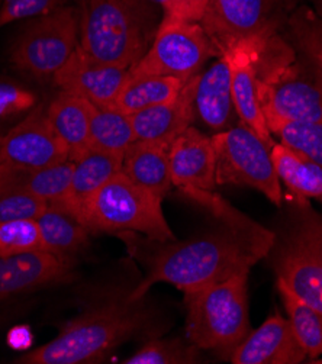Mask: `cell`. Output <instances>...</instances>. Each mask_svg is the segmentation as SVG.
Listing matches in <instances>:
<instances>
[{
    "label": "cell",
    "instance_id": "cell-3",
    "mask_svg": "<svg viewBox=\"0 0 322 364\" xmlns=\"http://www.w3.org/2000/svg\"><path fill=\"white\" fill-rule=\"evenodd\" d=\"M249 272L185 295L188 306L186 340L199 350L230 354L252 333L247 282Z\"/></svg>",
    "mask_w": 322,
    "mask_h": 364
},
{
    "label": "cell",
    "instance_id": "cell-27",
    "mask_svg": "<svg viewBox=\"0 0 322 364\" xmlns=\"http://www.w3.org/2000/svg\"><path fill=\"white\" fill-rule=\"evenodd\" d=\"M135 141L129 115L114 106H96L90 124V149L124 156Z\"/></svg>",
    "mask_w": 322,
    "mask_h": 364
},
{
    "label": "cell",
    "instance_id": "cell-15",
    "mask_svg": "<svg viewBox=\"0 0 322 364\" xmlns=\"http://www.w3.org/2000/svg\"><path fill=\"white\" fill-rule=\"evenodd\" d=\"M128 71V68L95 60L77 46L68 61L54 75V82L61 92L104 107L114 105L129 77Z\"/></svg>",
    "mask_w": 322,
    "mask_h": 364
},
{
    "label": "cell",
    "instance_id": "cell-10",
    "mask_svg": "<svg viewBox=\"0 0 322 364\" xmlns=\"http://www.w3.org/2000/svg\"><path fill=\"white\" fill-rule=\"evenodd\" d=\"M305 63L276 68L266 80L259 79L264 117L322 124V79Z\"/></svg>",
    "mask_w": 322,
    "mask_h": 364
},
{
    "label": "cell",
    "instance_id": "cell-8",
    "mask_svg": "<svg viewBox=\"0 0 322 364\" xmlns=\"http://www.w3.org/2000/svg\"><path fill=\"white\" fill-rule=\"evenodd\" d=\"M277 280L322 312V218L305 215L279 244L274 257Z\"/></svg>",
    "mask_w": 322,
    "mask_h": 364
},
{
    "label": "cell",
    "instance_id": "cell-7",
    "mask_svg": "<svg viewBox=\"0 0 322 364\" xmlns=\"http://www.w3.org/2000/svg\"><path fill=\"white\" fill-rule=\"evenodd\" d=\"M210 138L217 156L218 185L253 188L276 206L281 205V188L272 149L254 131L240 124Z\"/></svg>",
    "mask_w": 322,
    "mask_h": 364
},
{
    "label": "cell",
    "instance_id": "cell-26",
    "mask_svg": "<svg viewBox=\"0 0 322 364\" xmlns=\"http://www.w3.org/2000/svg\"><path fill=\"white\" fill-rule=\"evenodd\" d=\"M185 83L171 76L128 77L112 106L127 115H132L176 99Z\"/></svg>",
    "mask_w": 322,
    "mask_h": 364
},
{
    "label": "cell",
    "instance_id": "cell-37",
    "mask_svg": "<svg viewBox=\"0 0 322 364\" xmlns=\"http://www.w3.org/2000/svg\"><path fill=\"white\" fill-rule=\"evenodd\" d=\"M6 341L16 351H29L33 344V333L28 325H16L8 333Z\"/></svg>",
    "mask_w": 322,
    "mask_h": 364
},
{
    "label": "cell",
    "instance_id": "cell-32",
    "mask_svg": "<svg viewBox=\"0 0 322 364\" xmlns=\"http://www.w3.org/2000/svg\"><path fill=\"white\" fill-rule=\"evenodd\" d=\"M41 250L43 242L37 220L0 223V256H14V254Z\"/></svg>",
    "mask_w": 322,
    "mask_h": 364
},
{
    "label": "cell",
    "instance_id": "cell-9",
    "mask_svg": "<svg viewBox=\"0 0 322 364\" xmlns=\"http://www.w3.org/2000/svg\"><path fill=\"white\" fill-rule=\"evenodd\" d=\"M77 36L75 11H53L25 29L12 47L11 61L32 76H54L76 51Z\"/></svg>",
    "mask_w": 322,
    "mask_h": 364
},
{
    "label": "cell",
    "instance_id": "cell-34",
    "mask_svg": "<svg viewBox=\"0 0 322 364\" xmlns=\"http://www.w3.org/2000/svg\"><path fill=\"white\" fill-rule=\"evenodd\" d=\"M61 0H4L0 8V26L53 12Z\"/></svg>",
    "mask_w": 322,
    "mask_h": 364
},
{
    "label": "cell",
    "instance_id": "cell-36",
    "mask_svg": "<svg viewBox=\"0 0 322 364\" xmlns=\"http://www.w3.org/2000/svg\"><path fill=\"white\" fill-rule=\"evenodd\" d=\"M208 0H163L167 15L192 22H200Z\"/></svg>",
    "mask_w": 322,
    "mask_h": 364
},
{
    "label": "cell",
    "instance_id": "cell-29",
    "mask_svg": "<svg viewBox=\"0 0 322 364\" xmlns=\"http://www.w3.org/2000/svg\"><path fill=\"white\" fill-rule=\"evenodd\" d=\"M269 131L280 144L308 157L322 167V124L266 117Z\"/></svg>",
    "mask_w": 322,
    "mask_h": 364
},
{
    "label": "cell",
    "instance_id": "cell-33",
    "mask_svg": "<svg viewBox=\"0 0 322 364\" xmlns=\"http://www.w3.org/2000/svg\"><path fill=\"white\" fill-rule=\"evenodd\" d=\"M48 203L25 191L0 188V223L37 220Z\"/></svg>",
    "mask_w": 322,
    "mask_h": 364
},
{
    "label": "cell",
    "instance_id": "cell-16",
    "mask_svg": "<svg viewBox=\"0 0 322 364\" xmlns=\"http://www.w3.org/2000/svg\"><path fill=\"white\" fill-rule=\"evenodd\" d=\"M75 260L48 251L0 256V301L70 282Z\"/></svg>",
    "mask_w": 322,
    "mask_h": 364
},
{
    "label": "cell",
    "instance_id": "cell-31",
    "mask_svg": "<svg viewBox=\"0 0 322 364\" xmlns=\"http://www.w3.org/2000/svg\"><path fill=\"white\" fill-rule=\"evenodd\" d=\"M291 33L295 46L322 79V22L306 9L291 19Z\"/></svg>",
    "mask_w": 322,
    "mask_h": 364
},
{
    "label": "cell",
    "instance_id": "cell-35",
    "mask_svg": "<svg viewBox=\"0 0 322 364\" xmlns=\"http://www.w3.org/2000/svg\"><path fill=\"white\" fill-rule=\"evenodd\" d=\"M37 97L18 85L0 82V119L22 114L33 107Z\"/></svg>",
    "mask_w": 322,
    "mask_h": 364
},
{
    "label": "cell",
    "instance_id": "cell-20",
    "mask_svg": "<svg viewBox=\"0 0 322 364\" xmlns=\"http://www.w3.org/2000/svg\"><path fill=\"white\" fill-rule=\"evenodd\" d=\"M95 109L92 102L65 92H61L47 109V117L65 145L71 161L90 149V124Z\"/></svg>",
    "mask_w": 322,
    "mask_h": 364
},
{
    "label": "cell",
    "instance_id": "cell-6",
    "mask_svg": "<svg viewBox=\"0 0 322 364\" xmlns=\"http://www.w3.org/2000/svg\"><path fill=\"white\" fill-rule=\"evenodd\" d=\"M218 53L199 22L166 14L151 47L128 73L129 77L171 76L188 82L199 75L208 58Z\"/></svg>",
    "mask_w": 322,
    "mask_h": 364
},
{
    "label": "cell",
    "instance_id": "cell-12",
    "mask_svg": "<svg viewBox=\"0 0 322 364\" xmlns=\"http://www.w3.org/2000/svg\"><path fill=\"white\" fill-rule=\"evenodd\" d=\"M70 160L47 112L37 109L0 138V163L19 167H48Z\"/></svg>",
    "mask_w": 322,
    "mask_h": 364
},
{
    "label": "cell",
    "instance_id": "cell-1",
    "mask_svg": "<svg viewBox=\"0 0 322 364\" xmlns=\"http://www.w3.org/2000/svg\"><path fill=\"white\" fill-rule=\"evenodd\" d=\"M222 227L185 241L156 242L147 257V274L129 292L144 299L157 283H168L185 295L237 273L249 272L274 245V234L235 209L220 218Z\"/></svg>",
    "mask_w": 322,
    "mask_h": 364
},
{
    "label": "cell",
    "instance_id": "cell-13",
    "mask_svg": "<svg viewBox=\"0 0 322 364\" xmlns=\"http://www.w3.org/2000/svg\"><path fill=\"white\" fill-rule=\"evenodd\" d=\"M263 40H245L225 48L221 55L231 71V92L240 122L254 131L272 149L274 141L269 131L259 96L257 60Z\"/></svg>",
    "mask_w": 322,
    "mask_h": 364
},
{
    "label": "cell",
    "instance_id": "cell-38",
    "mask_svg": "<svg viewBox=\"0 0 322 364\" xmlns=\"http://www.w3.org/2000/svg\"><path fill=\"white\" fill-rule=\"evenodd\" d=\"M312 2H313V6H315L316 12H318V16L321 18V22H322V0H312Z\"/></svg>",
    "mask_w": 322,
    "mask_h": 364
},
{
    "label": "cell",
    "instance_id": "cell-18",
    "mask_svg": "<svg viewBox=\"0 0 322 364\" xmlns=\"http://www.w3.org/2000/svg\"><path fill=\"white\" fill-rule=\"evenodd\" d=\"M198 76L185 83L176 99L129 115L136 141L156 142L168 149L170 144L192 125L196 118L195 89Z\"/></svg>",
    "mask_w": 322,
    "mask_h": 364
},
{
    "label": "cell",
    "instance_id": "cell-4",
    "mask_svg": "<svg viewBox=\"0 0 322 364\" xmlns=\"http://www.w3.org/2000/svg\"><path fill=\"white\" fill-rule=\"evenodd\" d=\"M147 16L141 0H89L79 46L97 61L129 70L150 48Z\"/></svg>",
    "mask_w": 322,
    "mask_h": 364
},
{
    "label": "cell",
    "instance_id": "cell-14",
    "mask_svg": "<svg viewBox=\"0 0 322 364\" xmlns=\"http://www.w3.org/2000/svg\"><path fill=\"white\" fill-rule=\"evenodd\" d=\"M173 186L186 196L212 193L217 183V156L212 138L189 127L168 147Z\"/></svg>",
    "mask_w": 322,
    "mask_h": 364
},
{
    "label": "cell",
    "instance_id": "cell-39",
    "mask_svg": "<svg viewBox=\"0 0 322 364\" xmlns=\"http://www.w3.org/2000/svg\"><path fill=\"white\" fill-rule=\"evenodd\" d=\"M141 2H146V4H151V5H159L163 8V0H141Z\"/></svg>",
    "mask_w": 322,
    "mask_h": 364
},
{
    "label": "cell",
    "instance_id": "cell-24",
    "mask_svg": "<svg viewBox=\"0 0 322 364\" xmlns=\"http://www.w3.org/2000/svg\"><path fill=\"white\" fill-rule=\"evenodd\" d=\"M37 224L44 251L73 259L89 245V230L77 215L60 203H50L37 218Z\"/></svg>",
    "mask_w": 322,
    "mask_h": 364
},
{
    "label": "cell",
    "instance_id": "cell-22",
    "mask_svg": "<svg viewBox=\"0 0 322 364\" xmlns=\"http://www.w3.org/2000/svg\"><path fill=\"white\" fill-rule=\"evenodd\" d=\"M122 160L124 156L89 149L73 161L75 167L68 192L63 200L55 203L77 215L82 206L122 170Z\"/></svg>",
    "mask_w": 322,
    "mask_h": 364
},
{
    "label": "cell",
    "instance_id": "cell-11",
    "mask_svg": "<svg viewBox=\"0 0 322 364\" xmlns=\"http://www.w3.org/2000/svg\"><path fill=\"white\" fill-rule=\"evenodd\" d=\"M270 0H208L200 25L220 54L245 40H264Z\"/></svg>",
    "mask_w": 322,
    "mask_h": 364
},
{
    "label": "cell",
    "instance_id": "cell-2",
    "mask_svg": "<svg viewBox=\"0 0 322 364\" xmlns=\"http://www.w3.org/2000/svg\"><path fill=\"white\" fill-rule=\"evenodd\" d=\"M153 319L144 299H117L68 321L58 336L26 351L22 364H89L99 363L115 348L147 330Z\"/></svg>",
    "mask_w": 322,
    "mask_h": 364
},
{
    "label": "cell",
    "instance_id": "cell-28",
    "mask_svg": "<svg viewBox=\"0 0 322 364\" xmlns=\"http://www.w3.org/2000/svg\"><path fill=\"white\" fill-rule=\"evenodd\" d=\"M277 290L289 315L292 328L309 358L322 357V312L296 298L277 280ZM322 363V360H319Z\"/></svg>",
    "mask_w": 322,
    "mask_h": 364
},
{
    "label": "cell",
    "instance_id": "cell-21",
    "mask_svg": "<svg viewBox=\"0 0 322 364\" xmlns=\"http://www.w3.org/2000/svg\"><path fill=\"white\" fill-rule=\"evenodd\" d=\"M75 163L71 160L48 167H19L0 163V188L25 191L48 205L64 199L68 192Z\"/></svg>",
    "mask_w": 322,
    "mask_h": 364
},
{
    "label": "cell",
    "instance_id": "cell-25",
    "mask_svg": "<svg viewBox=\"0 0 322 364\" xmlns=\"http://www.w3.org/2000/svg\"><path fill=\"white\" fill-rule=\"evenodd\" d=\"M272 160L279 180L298 199L322 202V167L280 142L272 147Z\"/></svg>",
    "mask_w": 322,
    "mask_h": 364
},
{
    "label": "cell",
    "instance_id": "cell-30",
    "mask_svg": "<svg viewBox=\"0 0 322 364\" xmlns=\"http://www.w3.org/2000/svg\"><path fill=\"white\" fill-rule=\"evenodd\" d=\"M199 348L188 340L153 338L135 354L128 357L125 364H190L198 363Z\"/></svg>",
    "mask_w": 322,
    "mask_h": 364
},
{
    "label": "cell",
    "instance_id": "cell-17",
    "mask_svg": "<svg viewBox=\"0 0 322 364\" xmlns=\"http://www.w3.org/2000/svg\"><path fill=\"white\" fill-rule=\"evenodd\" d=\"M289 318L270 316L230 354L232 364H299L306 360Z\"/></svg>",
    "mask_w": 322,
    "mask_h": 364
},
{
    "label": "cell",
    "instance_id": "cell-19",
    "mask_svg": "<svg viewBox=\"0 0 322 364\" xmlns=\"http://www.w3.org/2000/svg\"><path fill=\"white\" fill-rule=\"evenodd\" d=\"M235 115L230 65L227 58L220 55L218 61L199 73L195 89V117L218 134L232 128Z\"/></svg>",
    "mask_w": 322,
    "mask_h": 364
},
{
    "label": "cell",
    "instance_id": "cell-23",
    "mask_svg": "<svg viewBox=\"0 0 322 364\" xmlns=\"http://www.w3.org/2000/svg\"><path fill=\"white\" fill-rule=\"evenodd\" d=\"M121 171L161 200L173 186L168 149L161 144L135 141L124 154Z\"/></svg>",
    "mask_w": 322,
    "mask_h": 364
},
{
    "label": "cell",
    "instance_id": "cell-5",
    "mask_svg": "<svg viewBox=\"0 0 322 364\" xmlns=\"http://www.w3.org/2000/svg\"><path fill=\"white\" fill-rule=\"evenodd\" d=\"M161 203L160 198L119 171L82 206L77 216L90 234L134 231L147 235L150 241L167 242L176 238Z\"/></svg>",
    "mask_w": 322,
    "mask_h": 364
}]
</instances>
